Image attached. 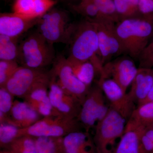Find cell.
Listing matches in <instances>:
<instances>
[{
	"mask_svg": "<svg viewBox=\"0 0 153 153\" xmlns=\"http://www.w3.org/2000/svg\"><path fill=\"white\" fill-rule=\"evenodd\" d=\"M116 31L125 53L138 60L147 46L153 32V19L130 18L123 19L116 25Z\"/></svg>",
	"mask_w": 153,
	"mask_h": 153,
	"instance_id": "obj_1",
	"label": "cell"
},
{
	"mask_svg": "<svg viewBox=\"0 0 153 153\" xmlns=\"http://www.w3.org/2000/svg\"><path fill=\"white\" fill-rule=\"evenodd\" d=\"M68 57L80 61L90 60L97 66L101 62L99 57V42L95 23L85 20L78 24L68 44Z\"/></svg>",
	"mask_w": 153,
	"mask_h": 153,
	"instance_id": "obj_2",
	"label": "cell"
},
{
	"mask_svg": "<svg viewBox=\"0 0 153 153\" xmlns=\"http://www.w3.org/2000/svg\"><path fill=\"white\" fill-rule=\"evenodd\" d=\"M55 58L53 44L37 31L27 36L19 44L18 62L20 66L44 68L53 64Z\"/></svg>",
	"mask_w": 153,
	"mask_h": 153,
	"instance_id": "obj_3",
	"label": "cell"
},
{
	"mask_svg": "<svg viewBox=\"0 0 153 153\" xmlns=\"http://www.w3.org/2000/svg\"><path fill=\"white\" fill-rule=\"evenodd\" d=\"M126 120L110 106L95 127L93 139L96 153H111L124 133Z\"/></svg>",
	"mask_w": 153,
	"mask_h": 153,
	"instance_id": "obj_4",
	"label": "cell"
},
{
	"mask_svg": "<svg viewBox=\"0 0 153 153\" xmlns=\"http://www.w3.org/2000/svg\"><path fill=\"white\" fill-rule=\"evenodd\" d=\"M76 24L71 23L66 12L52 9L39 18L37 31L48 42L69 44Z\"/></svg>",
	"mask_w": 153,
	"mask_h": 153,
	"instance_id": "obj_5",
	"label": "cell"
},
{
	"mask_svg": "<svg viewBox=\"0 0 153 153\" xmlns=\"http://www.w3.org/2000/svg\"><path fill=\"white\" fill-rule=\"evenodd\" d=\"M77 119L70 118L61 115L42 118L29 127L21 129V136L63 137L72 132L82 130Z\"/></svg>",
	"mask_w": 153,
	"mask_h": 153,
	"instance_id": "obj_6",
	"label": "cell"
},
{
	"mask_svg": "<svg viewBox=\"0 0 153 153\" xmlns=\"http://www.w3.org/2000/svg\"><path fill=\"white\" fill-rule=\"evenodd\" d=\"M109 108L103 91L97 83L91 87L82 102L77 120L84 131L89 132L104 117Z\"/></svg>",
	"mask_w": 153,
	"mask_h": 153,
	"instance_id": "obj_7",
	"label": "cell"
},
{
	"mask_svg": "<svg viewBox=\"0 0 153 153\" xmlns=\"http://www.w3.org/2000/svg\"><path fill=\"white\" fill-rule=\"evenodd\" d=\"M49 78V71L44 68L19 66L4 87L14 96L24 99L35 86Z\"/></svg>",
	"mask_w": 153,
	"mask_h": 153,
	"instance_id": "obj_8",
	"label": "cell"
},
{
	"mask_svg": "<svg viewBox=\"0 0 153 153\" xmlns=\"http://www.w3.org/2000/svg\"><path fill=\"white\" fill-rule=\"evenodd\" d=\"M50 71L63 90L78 100L82 105L91 87L81 82L75 76L67 58L63 56L56 57Z\"/></svg>",
	"mask_w": 153,
	"mask_h": 153,
	"instance_id": "obj_9",
	"label": "cell"
},
{
	"mask_svg": "<svg viewBox=\"0 0 153 153\" xmlns=\"http://www.w3.org/2000/svg\"><path fill=\"white\" fill-rule=\"evenodd\" d=\"M97 84L103 91L110 106L128 121L136 108L130 97L114 79L100 74Z\"/></svg>",
	"mask_w": 153,
	"mask_h": 153,
	"instance_id": "obj_10",
	"label": "cell"
},
{
	"mask_svg": "<svg viewBox=\"0 0 153 153\" xmlns=\"http://www.w3.org/2000/svg\"><path fill=\"white\" fill-rule=\"evenodd\" d=\"M95 24L98 34V55L103 65L109 62L112 57L125 54L117 34L115 23L105 19Z\"/></svg>",
	"mask_w": 153,
	"mask_h": 153,
	"instance_id": "obj_11",
	"label": "cell"
},
{
	"mask_svg": "<svg viewBox=\"0 0 153 153\" xmlns=\"http://www.w3.org/2000/svg\"><path fill=\"white\" fill-rule=\"evenodd\" d=\"M49 84V96L52 106L59 115L77 119L81 109V103L64 91L56 81L51 71Z\"/></svg>",
	"mask_w": 153,
	"mask_h": 153,
	"instance_id": "obj_12",
	"label": "cell"
},
{
	"mask_svg": "<svg viewBox=\"0 0 153 153\" xmlns=\"http://www.w3.org/2000/svg\"><path fill=\"white\" fill-rule=\"evenodd\" d=\"M138 69L131 57H119L105 64L100 75L103 74L112 78L127 92L136 75Z\"/></svg>",
	"mask_w": 153,
	"mask_h": 153,
	"instance_id": "obj_13",
	"label": "cell"
},
{
	"mask_svg": "<svg viewBox=\"0 0 153 153\" xmlns=\"http://www.w3.org/2000/svg\"><path fill=\"white\" fill-rule=\"evenodd\" d=\"M39 19H29L14 13H1L0 35L19 39L23 34L36 26Z\"/></svg>",
	"mask_w": 153,
	"mask_h": 153,
	"instance_id": "obj_14",
	"label": "cell"
},
{
	"mask_svg": "<svg viewBox=\"0 0 153 153\" xmlns=\"http://www.w3.org/2000/svg\"><path fill=\"white\" fill-rule=\"evenodd\" d=\"M26 102L14 100L6 122L20 128H25L33 125L43 118Z\"/></svg>",
	"mask_w": 153,
	"mask_h": 153,
	"instance_id": "obj_15",
	"label": "cell"
},
{
	"mask_svg": "<svg viewBox=\"0 0 153 153\" xmlns=\"http://www.w3.org/2000/svg\"><path fill=\"white\" fill-rule=\"evenodd\" d=\"M63 153H96L93 139L89 132L78 131L61 138Z\"/></svg>",
	"mask_w": 153,
	"mask_h": 153,
	"instance_id": "obj_16",
	"label": "cell"
},
{
	"mask_svg": "<svg viewBox=\"0 0 153 153\" xmlns=\"http://www.w3.org/2000/svg\"><path fill=\"white\" fill-rule=\"evenodd\" d=\"M57 3L56 0H15L13 13L29 19H39Z\"/></svg>",
	"mask_w": 153,
	"mask_h": 153,
	"instance_id": "obj_17",
	"label": "cell"
},
{
	"mask_svg": "<svg viewBox=\"0 0 153 153\" xmlns=\"http://www.w3.org/2000/svg\"><path fill=\"white\" fill-rule=\"evenodd\" d=\"M153 85V68H139L128 95L137 106L143 103Z\"/></svg>",
	"mask_w": 153,
	"mask_h": 153,
	"instance_id": "obj_18",
	"label": "cell"
},
{
	"mask_svg": "<svg viewBox=\"0 0 153 153\" xmlns=\"http://www.w3.org/2000/svg\"><path fill=\"white\" fill-rule=\"evenodd\" d=\"M141 128L142 126L128 120L124 133L111 153H141Z\"/></svg>",
	"mask_w": 153,
	"mask_h": 153,
	"instance_id": "obj_19",
	"label": "cell"
},
{
	"mask_svg": "<svg viewBox=\"0 0 153 153\" xmlns=\"http://www.w3.org/2000/svg\"><path fill=\"white\" fill-rule=\"evenodd\" d=\"M68 63L75 76L88 87H91L97 71L94 63L90 60L80 61L68 57Z\"/></svg>",
	"mask_w": 153,
	"mask_h": 153,
	"instance_id": "obj_20",
	"label": "cell"
},
{
	"mask_svg": "<svg viewBox=\"0 0 153 153\" xmlns=\"http://www.w3.org/2000/svg\"><path fill=\"white\" fill-rule=\"evenodd\" d=\"M18 41L17 38L0 35V60L18 62L19 47Z\"/></svg>",
	"mask_w": 153,
	"mask_h": 153,
	"instance_id": "obj_21",
	"label": "cell"
},
{
	"mask_svg": "<svg viewBox=\"0 0 153 153\" xmlns=\"http://www.w3.org/2000/svg\"><path fill=\"white\" fill-rule=\"evenodd\" d=\"M71 7L75 12L85 18V20L89 22L97 23L107 19L102 16L92 0H81L78 4L72 5Z\"/></svg>",
	"mask_w": 153,
	"mask_h": 153,
	"instance_id": "obj_22",
	"label": "cell"
},
{
	"mask_svg": "<svg viewBox=\"0 0 153 153\" xmlns=\"http://www.w3.org/2000/svg\"><path fill=\"white\" fill-rule=\"evenodd\" d=\"M49 79L50 78L36 85L24 98V101L35 110L39 105L49 98L48 88Z\"/></svg>",
	"mask_w": 153,
	"mask_h": 153,
	"instance_id": "obj_23",
	"label": "cell"
},
{
	"mask_svg": "<svg viewBox=\"0 0 153 153\" xmlns=\"http://www.w3.org/2000/svg\"><path fill=\"white\" fill-rule=\"evenodd\" d=\"M128 120L144 127L153 123V102L137 105Z\"/></svg>",
	"mask_w": 153,
	"mask_h": 153,
	"instance_id": "obj_24",
	"label": "cell"
},
{
	"mask_svg": "<svg viewBox=\"0 0 153 153\" xmlns=\"http://www.w3.org/2000/svg\"><path fill=\"white\" fill-rule=\"evenodd\" d=\"M7 149L16 153H38L36 138L29 135L19 137Z\"/></svg>",
	"mask_w": 153,
	"mask_h": 153,
	"instance_id": "obj_25",
	"label": "cell"
},
{
	"mask_svg": "<svg viewBox=\"0 0 153 153\" xmlns=\"http://www.w3.org/2000/svg\"><path fill=\"white\" fill-rule=\"evenodd\" d=\"M21 129L7 123H0V146L2 149H7L15 140L22 136Z\"/></svg>",
	"mask_w": 153,
	"mask_h": 153,
	"instance_id": "obj_26",
	"label": "cell"
},
{
	"mask_svg": "<svg viewBox=\"0 0 153 153\" xmlns=\"http://www.w3.org/2000/svg\"><path fill=\"white\" fill-rule=\"evenodd\" d=\"M61 138H36L38 153H63L61 147Z\"/></svg>",
	"mask_w": 153,
	"mask_h": 153,
	"instance_id": "obj_27",
	"label": "cell"
},
{
	"mask_svg": "<svg viewBox=\"0 0 153 153\" xmlns=\"http://www.w3.org/2000/svg\"><path fill=\"white\" fill-rule=\"evenodd\" d=\"M14 97L5 88H0V123L6 122L13 104Z\"/></svg>",
	"mask_w": 153,
	"mask_h": 153,
	"instance_id": "obj_28",
	"label": "cell"
},
{
	"mask_svg": "<svg viewBox=\"0 0 153 153\" xmlns=\"http://www.w3.org/2000/svg\"><path fill=\"white\" fill-rule=\"evenodd\" d=\"M98 8L99 10L105 19L112 22H118V15L113 0H92Z\"/></svg>",
	"mask_w": 153,
	"mask_h": 153,
	"instance_id": "obj_29",
	"label": "cell"
},
{
	"mask_svg": "<svg viewBox=\"0 0 153 153\" xmlns=\"http://www.w3.org/2000/svg\"><path fill=\"white\" fill-rule=\"evenodd\" d=\"M116 10L118 15L123 17V19L132 18L139 11L138 6L132 1L131 0H113Z\"/></svg>",
	"mask_w": 153,
	"mask_h": 153,
	"instance_id": "obj_30",
	"label": "cell"
},
{
	"mask_svg": "<svg viewBox=\"0 0 153 153\" xmlns=\"http://www.w3.org/2000/svg\"><path fill=\"white\" fill-rule=\"evenodd\" d=\"M19 66L16 61L0 60V88L5 86Z\"/></svg>",
	"mask_w": 153,
	"mask_h": 153,
	"instance_id": "obj_31",
	"label": "cell"
},
{
	"mask_svg": "<svg viewBox=\"0 0 153 153\" xmlns=\"http://www.w3.org/2000/svg\"><path fill=\"white\" fill-rule=\"evenodd\" d=\"M138 60L140 68H153V40L144 49Z\"/></svg>",
	"mask_w": 153,
	"mask_h": 153,
	"instance_id": "obj_32",
	"label": "cell"
},
{
	"mask_svg": "<svg viewBox=\"0 0 153 153\" xmlns=\"http://www.w3.org/2000/svg\"><path fill=\"white\" fill-rule=\"evenodd\" d=\"M139 10L145 18L153 19V0H139Z\"/></svg>",
	"mask_w": 153,
	"mask_h": 153,
	"instance_id": "obj_33",
	"label": "cell"
},
{
	"mask_svg": "<svg viewBox=\"0 0 153 153\" xmlns=\"http://www.w3.org/2000/svg\"><path fill=\"white\" fill-rule=\"evenodd\" d=\"M141 153H153V145L150 139L145 134L142 126L140 133Z\"/></svg>",
	"mask_w": 153,
	"mask_h": 153,
	"instance_id": "obj_34",
	"label": "cell"
},
{
	"mask_svg": "<svg viewBox=\"0 0 153 153\" xmlns=\"http://www.w3.org/2000/svg\"><path fill=\"white\" fill-rule=\"evenodd\" d=\"M143 131L145 134L150 139L153 145V129L149 127L143 126Z\"/></svg>",
	"mask_w": 153,
	"mask_h": 153,
	"instance_id": "obj_35",
	"label": "cell"
},
{
	"mask_svg": "<svg viewBox=\"0 0 153 153\" xmlns=\"http://www.w3.org/2000/svg\"><path fill=\"white\" fill-rule=\"evenodd\" d=\"M147 102H153V85L152 88H151L150 91L149 92L147 97L145 100L142 103ZM142 103H141V104H142Z\"/></svg>",
	"mask_w": 153,
	"mask_h": 153,
	"instance_id": "obj_36",
	"label": "cell"
},
{
	"mask_svg": "<svg viewBox=\"0 0 153 153\" xmlns=\"http://www.w3.org/2000/svg\"><path fill=\"white\" fill-rule=\"evenodd\" d=\"M0 153H16L13 151L7 149H2L0 152Z\"/></svg>",
	"mask_w": 153,
	"mask_h": 153,
	"instance_id": "obj_37",
	"label": "cell"
},
{
	"mask_svg": "<svg viewBox=\"0 0 153 153\" xmlns=\"http://www.w3.org/2000/svg\"><path fill=\"white\" fill-rule=\"evenodd\" d=\"M146 127H149L151 128H152L153 129V123L147 126Z\"/></svg>",
	"mask_w": 153,
	"mask_h": 153,
	"instance_id": "obj_38",
	"label": "cell"
},
{
	"mask_svg": "<svg viewBox=\"0 0 153 153\" xmlns=\"http://www.w3.org/2000/svg\"><path fill=\"white\" fill-rule=\"evenodd\" d=\"M152 38H153V32L152 36Z\"/></svg>",
	"mask_w": 153,
	"mask_h": 153,
	"instance_id": "obj_39",
	"label": "cell"
}]
</instances>
